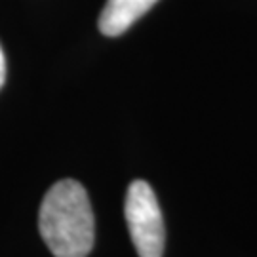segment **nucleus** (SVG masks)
I'll return each mask as SVG.
<instances>
[{"instance_id":"nucleus-2","label":"nucleus","mask_w":257,"mask_h":257,"mask_svg":"<svg viewBox=\"0 0 257 257\" xmlns=\"http://www.w3.org/2000/svg\"><path fill=\"white\" fill-rule=\"evenodd\" d=\"M124 213L139 257H162L166 238L164 219L151 185L141 179L130 185Z\"/></svg>"},{"instance_id":"nucleus-4","label":"nucleus","mask_w":257,"mask_h":257,"mask_svg":"<svg viewBox=\"0 0 257 257\" xmlns=\"http://www.w3.org/2000/svg\"><path fill=\"white\" fill-rule=\"evenodd\" d=\"M4 80H6V57H4L2 48H0V88H2Z\"/></svg>"},{"instance_id":"nucleus-1","label":"nucleus","mask_w":257,"mask_h":257,"mask_svg":"<svg viewBox=\"0 0 257 257\" xmlns=\"http://www.w3.org/2000/svg\"><path fill=\"white\" fill-rule=\"evenodd\" d=\"M38 229L55 257L88 255L93 248L95 223L82 185L74 179L52 185L40 206Z\"/></svg>"},{"instance_id":"nucleus-3","label":"nucleus","mask_w":257,"mask_h":257,"mask_svg":"<svg viewBox=\"0 0 257 257\" xmlns=\"http://www.w3.org/2000/svg\"><path fill=\"white\" fill-rule=\"evenodd\" d=\"M156 2L158 0H107L99 16V31L105 37H118L143 18Z\"/></svg>"}]
</instances>
